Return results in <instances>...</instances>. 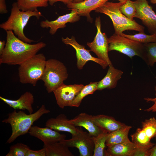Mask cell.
I'll return each instance as SVG.
<instances>
[{
	"label": "cell",
	"mask_w": 156,
	"mask_h": 156,
	"mask_svg": "<svg viewBox=\"0 0 156 156\" xmlns=\"http://www.w3.org/2000/svg\"><path fill=\"white\" fill-rule=\"evenodd\" d=\"M136 11L134 17L138 18L151 35L156 36V14L147 0L133 1Z\"/></svg>",
	"instance_id": "obj_11"
},
{
	"label": "cell",
	"mask_w": 156,
	"mask_h": 156,
	"mask_svg": "<svg viewBox=\"0 0 156 156\" xmlns=\"http://www.w3.org/2000/svg\"><path fill=\"white\" fill-rule=\"evenodd\" d=\"M155 98L147 97L144 99L147 102H152L153 103V105L151 107L144 109V111L148 112H156V86H155Z\"/></svg>",
	"instance_id": "obj_35"
},
{
	"label": "cell",
	"mask_w": 156,
	"mask_h": 156,
	"mask_svg": "<svg viewBox=\"0 0 156 156\" xmlns=\"http://www.w3.org/2000/svg\"><path fill=\"white\" fill-rule=\"evenodd\" d=\"M142 129L150 139L156 136V119L152 117L146 119L142 122Z\"/></svg>",
	"instance_id": "obj_30"
},
{
	"label": "cell",
	"mask_w": 156,
	"mask_h": 156,
	"mask_svg": "<svg viewBox=\"0 0 156 156\" xmlns=\"http://www.w3.org/2000/svg\"><path fill=\"white\" fill-rule=\"evenodd\" d=\"M92 116L85 113L79 114L70 122L76 127H82L87 130L92 136H96L102 132L93 122Z\"/></svg>",
	"instance_id": "obj_19"
},
{
	"label": "cell",
	"mask_w": 156,
	"mask_h": 156,
	"mask_svg": "<svg viewBox=\"0 0 156 156\" xmlns=\"http://www.w3.org/2000/svg\"><path fill=\"white\" fill-rule=\"evenodd\" d=\"M84 86L82 84L66 85L63 83L54 90L53 92L59 107L62 109L66 106L70 107Z\"/></svg>",
	"instance_id": "obj_12"
},
{
	"label": "cell",
	"mask_w": 156,
	"mask_h": 156,
	"mask_svg": "<svg viewBox=\"0 0 156 156\" xmlns=\"http://www.w3.org/2000/svg\"><path fill=\"white\" fill-rule=\"evenodd\" d=\"M69 147L77 148L80 156H92L94 144L92 136L88 132L81 129L77 133L72 135L69 139H64L60 142Z\"/></svg>",
	"instance_id": "obj_9"
},
{
	"label": "cell",
	"mask_w": 156,
	"mask_h": 156,
	"mask_svg": "<svg viewBox=\"0 0 156 156\" xmlns=\"http://www.w3.org/2000/svg\"><path fill=\"white\" fill-rule=\"evenodd\" d=\"M46 156H73L68 147L60 142L50 144L44 143Z\"/></svg>",
	"instance_id": "obj_23"
},
{
	"label": "cell",
	"mask_w": 156,
	"mask_h": 156,
	"mask_svg": "<svg viewBox=\"0 0 156 156\" xmlns=\"http://www.w3.org/2000/svg\"><path fill=\"white\" fill-rule=\"evenodd\" d=\"M29 147L27 145L21 143H17L12 145L8 153L6 156H25Z\"/></svg>",
	"instance_id": "obj_32"
},
{
	"label": "cell",
	"mask_w": 156,
	"mask_h": 156,
	"mask_svg": "<svg viewBox=\"0 0 156 156\" xmlns=\"http://www.w3.org/2000/svg\"><path fill=\"white\" fill-rule=\"evenodd\" d=\"M108 41L109 52L116 51L131 58L137 56L146 62V52L144 44L115 33L108 38Z\"/></svg>",
	"instance_id": "obj_7"
},
{
	"label": "cell",
	"mask_w": 156,
	"mask_h": 156,
	"mask_svg": "<svg viewBox=\"0 0 156 156\" xmlns=\"http://www.w3.org/2000/svg\"><path fill=\"white\" fill-rule=\"evenodd\" d=\"M43 53L36 54L20 65L18 69L20 82L35 86L37 81L42 80L46 62Z\"/></svg>",
	"instance_id": "obj_5"
},
{
	"label": "cell",
	"mask_w": 156,
	"mask_h": 156,
	"mask_svg": "<svg viewBox=\"0 0 156 156\" xmlns=\"http://www.w3.org/2000/svg\"><path fill=\"white\" fill-rule=\"evenodd\" d=\"M155 140L156 142V136H155Z\"/></svg>",
	"instance_id": "obj_43"
},
{
	"label": "cell",
	"mask_w": 156,
	"mask_h": 156,
	"mask_svg": "<svg viewBox=\"0 0 156 156\" xmlns=\"http://www.w3.org/2000/svg\"><path fill=\"white\" fill-rule=\"evenodd\" d=\"M20 10L24 11H38V7H46L48 5V0H16Z\"/></svg>",
	"instance_id": "obj_24"
},
{
	"label": "cell",
	"mask_w": 156,
	"mask_h": 156,
	"mask_svg": "<svg viewBox=\"0 0 156 156\" xmlns=\"http://www.w3.org/2000/svg\"><path fill=\"white\" fill-rule=\"evenodd\" d=\"M28 133L31 135L38 138L44 144H46L60 142L65 139L66 137L65 135L47 127L32 126Z\"/></svg>",
	"instance_id": "obj_13"
},
{
	"label": "cell",
	"mask_w": 156,
	"mask_h": 156,
	"mask_svg": "<svg viewBox=\"0 0 156 156\" xmlns=\"http://www.w3.org/2000/svg\"><path fill=\"white\" fill-rule=\"evenodd\" d=\"M62 42L65 44L71 46L75 50L77 58V67L79 70L83 68L87 62L89 61H93L99 64L103 69L108 66V64L99 58L93 57L90 53V50L86 49L85 47L79 44L75 38L72 36L71 38L67 37L62 38Z\"/></svg>",
	"instance_id": "obj_10"
},
{
	"label": "cell",
	"mask_w": 156,
	"mask_h": 156,
	"mask_svg": "<svg viewBox=\"0 0 156 156\" xmlns=\"http://www.w3.org/2000/svg\"><path fill=\"white\" fill-rule=\"evenodd\" d=\"M95 25L97 31L93 40L88 42L87 45L90 51L94 52L98 58L106 62L108 66L112 64L108 55L109 43L106 34L101 31V23L100 16L96 17Z\"/></svg>",
	"instance_id": "obj_8"
},
{
	"label": "cell",
	"mask_w": 156,
	"mask_h": 156,
	"mask_svg": "<svg viewBox=\"0 0 156 156\" xmlns=\"http://www.w3.org/2000/svg\"><path fill=\"white\" fill-rule=\"evenodd\" d=\"M25 156H46V150L44 148L40 150L36 151L29 149Z\"/></svg>",
	"instance_id": "obj_34"
},
{
	"label": "cell",
	"mask_w": 156,
	"mask_h": 156,
	"mask_svg": "<svg viewBox=\"0 0 156 156\" xmlns=\"http://www.w3.org/2000/svg\"><path fill=\"white\" fill-rule=\"evenodd\" d=\"M67 68L62 62L55 59L46 61L45 67L42 80L49 93L64 83L68 77Z\"/></svg>",
	"instance_id": "obj_6"
},
{
	"label": "cell",
	"mask_w": 156,
	"mask_h": 156,
	"mask_svg": "<svg viewBox=\"0 0 156 156\" xmlns=\"http://www.w3.org/2000/svg\"><path fill=\"white\" fill-rule=\"evenodd\" d=\"M83 1L84 0H73V2L78 3L81 2Z\"/></svg>",
	"instance_id": "obj_40"
},
{
	"label": "cell",
	"mask_w": 156,
	"mask_h": 156,
	"mask_svg": "<svg viewBox=\"0 0 156 156\" xmlns=\"http://www.w3.org/2000/svg\"><path fill=\"white\" fill-rule=\"evenodd\" d=\"M49 4L51 6H53L56 2L60 1L63 2L64 4L67 5L73 2V0H48Z\"/></svg>",
	"instance_id": "obj_37"
},
{
	"label": "cell",
	"mask_w": 156,
	"mask_h": 156,
	"mask_svg": "<svg viewBox=\"0 0 156 156\" xmlns=\"http://www.w3.org/2000/svg\"><path fill=\"white\" fill-rule=\"evenodd\" d=\"M120 12L128 19L133 20L136 10L133 1L127 0L119 8Z\"/></svg>",
	"instance_id": "obj_31"
},
{
	"label": "cell",
	"mask_w": 156,
	"mask_h": 156,
	"mask_svg": "<svg viewBox=\"0 0 156 156\" xmlns=\"http://www.w3.org/2000/svg\"><path fill=\"white\" fill-rule=\"evenodd\" d=\"M45 126L57 131L68 132L72 135L77 133L81 129L70 123L64 114H60L55 118L48 120Z\"/></svg>",
	"instance_id": "obj_16"
},
{
	"label": "cell",
	"mask_w": 156,
	"mask_h": 156,
	"mask_svg": "<svg viewBox=\"0 0 156 156\" xmlns=\"http://www.w3.org/2000/svg\"><path fill=\"white\" fill-rule=\"evenodd\" d=\"M131 141L137 146H143L148 145L152 143L146 135L142 128H138L135 132L131 135Z\"/></svg>",
	"instance_id": "obj_27"
},
{
	"label": "cell",
	"mask_w": 156,
	"mask_h": 156,
	"mask_svg": "<svg viewBox=\"0 0 156 156\" xmlns=\"http://www.w3.org/2000/svg\"><path fill=\"white\" fill-rule=\"evenodd\" d=\"M150 156H156V144L153 146L149 150Z\"/></svg>",
	"instance_id": "obj_38"
},
{
	"label": "cell",
	"mask_w": 156,
	"mask_h": 156,
	"mask_svg": "<svg viewBox=\"0 0 156 156\" xmlns=\"http://www.w3.org/2000/svg\"><path fill=\"white\" fill-rule=\"evenodd\" d=\"M92 119L102 132L107 133H110L126 125L112 116L103 114L92 116Z\"/></svg>",
	"instance_id": "obj_17"
},
{
	"label": "cell",
	"mask_w": 156,
	"mask_h": 156,
	"mask_svg": "<svg viewBox=\"0 0 156 156\" xmlns=\"http://www.w3.org/2000/svg\"><path fill=\"white\" fill-rule=\"evenodd\" d=\"M6 32L5 48L0 55V64L20 65L46 46L43 42L33 44L25 42L15 35L12 31Z\"/></svg>",
	"instance_id": "obj_1"
},
{
	"label": "cell",
	"mask_w": 156,
	"mask_h": 156,
	"mask_svg": "<svg viewBox=\"0 0 156 156\" xmlns=\"http://www.w3.org/2000/svg\"><path fill=\"white\" fill-rule=\"evenodd\" d=\"M42 15L38 11H24L19 8L16 2L12 5L10 14L7 20L0 25V27L6 31L12 30L19 39L25 42L30 43L34 41L27 38L24 29L30 18L34 16L39 19Z\"/></svg>",
	"instance_id": "obj_4"
},
{
	"label": "cell",
	"mask_w": 156,
	"mask_h": 156,
	"mask_svg": "<svg viewBox=\"0 0 156 156\" xmlns=\"http://www.w3.org/2000/svg\"><path fill=\"white\" fill-rule=\"evenodd\" d=\"M150 1L152 4H156V0H150Z\"/></svg>",
	"instance_id": "obj_41"
},
{
	"label": "cell",
	"mask_w": 156,
	"mask_h": 156,
	"mask_svg": "<svg viewBox=\"0 0 156 156\" xmlns=\"http://www.w3.org/2000/svg\"><path fill=\"white\" fill-rule=\"evenodd\" d=\"M0 99L10 107L15 110H27L29 114L33 113L32 105L34 102L33 94L29 92H26L17 100L9 99L0 96Z\"/></svg>",
	"instance_id": "obj_18"
},
{
	"label": "cell",
	"mask_w": 156,
	"mask_h": 156,
	"mask_svg": "<svg viewBox=\"0 0 156 156\" xmlns=\"http://www.w3.org/2000/svg\"><path fill=\"white\" fill-rule=\"evenodd\" d=\"M98 83L97 82H91L84 86L71 102L70 107H79L84 97L88 95L92 94L97 90Z\"/></svg>",
	"instance_id": "obj_25"
},
{
	"label": "cell",
	"mask_w": 156,
	"mask_h": 156,
	"mask_svg": "<svg viewBox=\"0 0 156 156\" xmlns=\"http://www.w3.org/2000/svg\"><path fill=\"white\" fill-rule=\"evenodd\" d=\"M50 112L45 105H42L36 112L29 114L21 111L17 112L15 110L9 113L8 117L2 121V122L10 124L12 128V134L6 143H12L19 136L28 133L34 122L43 114Z\"/></svg>",
	"instance_id": "obj_2"
},
{
	"label": "cell",
	"mask_w": 156,
	"mask_h": 156,
	"mask_svg": "<svg viewBox=\"0 0 156 156\" xmlns=\"http://www.w3.org/2000/svg\"><path fill=\"white\" fill-rule=\"evenodd\" d=\"M121 35L126 38L143 44L156 42V36L155 35H148L144 33L139 32L133 35L126 34L123 33Z\"/></svg>",
	"instance_id": "obj_29"
},
{
	"label": "cell",
	"mask_w": 156,
	"mask_h": 156,
	"mask_svg": "<svg viewBox=\"0 0 156 156\" xmlns=\"http://www.w3.org/2000/svg\"><path fill=\"white\" fill-rule=\"evenodd\" d=\"M80 19V16L78 14L77 11L72 10L70 13L59 16L54 21L46 20L42 21L40 22V25L43 28H50L49 33L54 35L58 29L65 27L67 23H75Z\"/></svg>",
	"instance_id": "obj_14"
},
{
	"label": "cell",
	"mask_w": 156,
	"mask_h": 156,
	"mask_svg": "<svg viewBox=\"0 0 156 156\" xmlns=\"http://www.w3.org/2000/svg\"><path fill=\"white\" fill-rule=\"evenodd\" d=\"M109 66V68L106 75L98 82L97 90L115 88L118 81L121 78L123 74L122 71L115 68L112 64Z\"/></svg>",
	"instance_id": "obj_20"
},
{
	"label": "cell",
	"mask_w": 156,
	"mask_h": 156,
	"mask_svg": "<svg viewBox=\"0 0 156 156\" xmlns=\"http://www.w3.org/2000/svg\"><path fill=\"white\" fill-rule=\"evenodd\" d=\"M107 1V0H85L78 3L71 2L67 5V7L69 10L76 11L80 16L86 17L88 21L92 23L93 19L90 16V12L95 10Z\"/></svg>",
	"instance_id": "obj_15"
},
{
	"label": "cell",
	"mask_w": 156,
	"mask_h": 156,
	"mask_svg": "<svg viewBox=\"0 0 156 156\" xmlns=\"http://www.w3.org/2000/svg\"><path fill=\"white\" fill-rule=\"evenodd\" d=\"M125 3H114L108 1L95 10L97 13H103L108 16L112 20L115 33L121 35L126 30H135L144 33V27L134 20H130L120 11V6Z\"/></svg>",
	"instance_id": "obj_3"
},
{
	"label": "cell",
	"mask_w": 156,
	"mask_h": 156,
	"mask_svg": "<svg viewBox=\"0 0 156 156\" xmlns=\"http://www.w3.org/2000/svg\"><path fill=\"white\" fill-rule=\"evenodd\" d=\"M108 133L102 132L96 136H92L94 144L93 156H105L106 143Z\"/></svg>",
	"instance_id": "obj_26"
},
{
	"label": "cell",
	"mask_w": 156,
	"mask_h": 156,
	"mask_svg": "<svg viewBox=\"0 0 156 156\" xmlns=\"http://www.w3.org/2000/svg\"><path fill=\"white\" fill-rule=\"evenodd\" d=\"M136 147V146L129 139L123 142L107 147L105 156H132Z\"/></svg>",
	"instance_id": "obj_21"
},
{
	"label": "cell",
	"mask_w": 156,
	"mask_h": 156,
	"mask_svg": "<svg viewBox=\"0 0 156 156\" xmlns=\"http://www.w3.org/2000/svg\"><path fill=\"white\" fill-rule=\"evenodd\" d=\"M147 64L151 67L156 62V42L144 44Z\"/></svg>",
	"instance_id": "obj_28"
},
{
	"label": "cell",
	"mask_w": 156,
	"mask_h": 156,
	"mask_svg": "<svg viewBox=\"0 0 156 156\" xmlns=\"http://www.w3.org/2000/svg\"><path fill=\"white\" fill-rule=\"evenodd\" d=\"M155 144L152 143L151 144L146 146H136L132 156H150V149Z\"/></svg>",
	"instance_id": "obj_33"
},
{
	"label": "cell",
	"mask_w": 156,
	"mask_h": 156,
	"mask_svg": "<svg viewBox=\"0 0 156 156\" xmlns=\"http://www.w3.org/2000/svg\"><path fill=\"white\" fill-rule=\"evenodd\" d=\"M108 1L109 0H107ZM119 1L120 2L125 3L127 0H117Z\"/></svg>",
	"instance_id": "obj_42"
},
{
	"label": "cell",
	"mask_w": 156,
	"mask_h": 156,
	"mask_svg": "<svg viewBox=\"0 0 156 156\" xmlns=\"http://www.w3.org/2000/svg\"><path fill=\"white\" fill-rule=\"evenodd\" d=\"M5 40L0 41V55L1 54L5 48Z\"/></svg>",
	"instance_id": "obj_39"
},
{
	"label": "cell",
	"mask_w": 156,
	"mask_h": 156,
	"mask_svg": "<svg viewBox=\"0 0 156 156\" xmlns=\"http://www.w3.org/2000/svg\"><path fill=\"white\" fill-rule=\"evenodd\" d=\"M132 127L126 125L125 126L108 133L107 136L106 144L107 147L123 142L129 139L128 135Z\"/></svg>",
	"instance_id": "obj_22"
},
{
	"label": "cell",
	"mask_w": 156,
	"mask_h": 156,
	"mask_svg": "<svg viewBox=\"0 0 156 156\" xmlns=\"http://www.w3.org/2000/svg\"><path fill=\"white\" fill-rule=\"evenodd\" d=\"M5 0H0V13L1 14H4L8 12Z\"/></svg>",
	"instance_id": "obj_36"
}]
</instances>
